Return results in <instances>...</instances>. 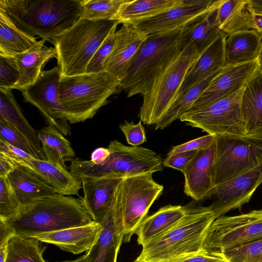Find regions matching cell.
<instances>
[{
  "instance_id": "1",
  "label": "cell",
  "mask_w": 262,
  "mask_h": 262,
  "mask_svg": "<svg viewBox=\"0 0 262 262\" xmlns=\"http://www.w3.org/2000/svg\"><path fill=\"white\" fill-rule=\"evenodd\" d=\"M82 0H0V12L26 34L55 39L82 12Z\"/></svg>"
},
{
  "instance_id": "2",
  "label": "cell",
  "mask_w": 262,
  "mask_h": 262,
  "mask_svg": "<svg viewBox=\"0 0 262 262\" xmlns=\"http://www.w3.org/2000/svg\"><path fill=\"white\" fill-rule=\"evenodd\" d=\"M14 235L24 237L94 222L81 200L56 194L23 207L12 218L3 221Z\"/></svg>"
},
{
  "instance_id": "3",
  "label": "cell",
  "mask_w": 262,
  "mask_h": 262,
  "mask_svg": "<svg viewBox=\"0 0 262 262\" xmlns=\"http://www.w3.org/2000/svg\"><path fill=\"white\" fill-rule=\"evenodd\" d=\"M215 219L209 206L190 209L172 228L144 245L134 262H174L200 252Z\"/></svg>"
},
{
  "instance_id": "4",
  "label": "cell",
  "mask_w": 262,
  "mask_h": 262,
  "mask_svg": "<svg viewBox=\"0 0 262 262\" xmlns=\"http://www.w3.org/2000/svg\"><path fill=\"white\" fill-rule=\"evenodd\" d=\"M121 81L106 71L61 76L58 94L68 121L73 124L92 118L121 88Z\"/></svg>"
},
{
  "instance_id": "5",
  "label": "cell",
  "mask_w": 262,
  "mask_h": 262,
  "mask_svg": "<svg viewBox=\"0 0 262 262\" xmlns=\"http://www.w3.org/2000/svg\"><path fill=\"white\" fill-rule=\"evenodd\" d=\"M181 29L148 35L133 58L120 88L127 97L143 96L154 81L181 52Z\"/></svg>"
},
{
  "instance_id": "6",
  "label": "cell",
  "mask_w": 262,
  "mask_h": 262,
  "mask_svg": "<svg viewBox=\"0 0 262 262\" xmlns=\"http://www.w3.org/2000/svg\"><path fill=\"white\" fill-rule=\"evenodd\" d=\"M107 148L110 155L104 163L96 164L75 158L70 165V172L82 183L107 176L125 178L163 169L161 157L148 148L126 146L117 140L111 141Z\"/></svg>"
},
{
  "instance_id": "7",
  "label": "cell",
  "mask_w": 262,
  "mask_h": 262,
  "mask_svg": "<svg viewBox=\"0 0 262 262\" xmlns=\"http://www.w3.org/2000/svg\"><path fill=\"white\" fill-rule=\"evenodd\" d=\"M115 20H92L80 18L53 40L61 76L86 73L87 66L112 29Z\"/></svg>"
},
{
  "instance_id": "8",
  "label": "cell",
  "mask_w": 262,
  "mask_h": 262,
  "mask_svg": "<svg viewBox=\"0 0 262 262\" xmlns=\"http://www.w3.org/2000/svg\"><path fill=\"white\" fill-rule=\"evenodd\" d=\"M201 54L190 44L154 81L143 96L139 117L146 125H156L175 101L186 74Z\"/></svg>"
},
{
  "instance_id": "9",
  "label": "cell",
  "mask_w": 262,
  "mask_h": 262,
  "mask_svg": "<svg viewBox=\"0 0 262 262\" xmlns=\"http://www.w3.org/2000/svg\"><path fill=\"white\" fill-rule=\"evenodd\" d=\"M213 187L250 170L262 160V137L215 136Z\"/></svg>"
},
{
  "instance_id": "10",
  "label": "cell",
  "mask_w": 262,
  "mask_h": 262,
  "mask_svg": "<svg viewBox=\"0 0 262 262\" xmlns=\"http://www.w3.org/2000/svg\"><path fill=\"white\" fill-rule=\"evenodd\" d=\"M163 188L162 185L154 180L152 173L125 177L121 182L117 191L123 242L130 241Z\"/></svg>"
},
{
  "instance_id": "11",
  "label": "cell",
  "mask_w": 262,
  "mask_h": 262,
  "mask_svg": "<svg viewBox=\"0 0 262 262\" xmlns=\"http://www.w3.org/2000/svg\"><path fill=\"white\" fill-rule=\"evenodd\" d=\"M243 88L236 93L191 112L180 120L214 136H246L242 112Z\"/></svg>"
},
{
  "instance_id": "12",
  "label": "cell",
  "mask_w": 262,
  "mask_h": 262,
  "mask_svg": "<svg viewBox=\"0 0 262 262\" xmlns=\"http://www.w3.org/2000/svg\"><path fill=\"white\" fill-rule=\"evenodd\" d=\"M262 238V209L221 216L209 227L204 248L222 252Z\"/></svg>"
},
{
  "instance_id": "13",
  "label": "cell",
  "mask_w": 262,
  "mask_h": 262,
  "mask_svg": "<svg viewBox=\"0 0 262 262\" xmlns=\"http://www.w3.org/2000/svg\"><path fill=\"white\" fill-rule=\"evenodd\" d=\"M61 77L58 66L42 70L36 81L21 92L25 100L40 111L49 125L68 135L70 127L58 94Z\"/></svg>"
},
{
  "instance_id": "14",
  "label": "cell",
  "mask_w": 262,
  "mask_h": 262,
  "mask_svg": "<svg viewBox=\"0 0 262 262\" xmlns=\"http://www.w3.org/2000/svg\"><path fill=\"white\" fill-rule=\"evenodd\" d=\"M262 183V160L247 171L214 187L210 197L215 201L210 206L215 219L249 202Z\"/></svg>"
},
{
  "instance_id": "15",
  "label": "cell",
  "mask_w": 262,
  "mask_h": 262,
  "mask_svg": "<svg viewBox=\"0 0 262 262\" xmlns=\"http://www.w3.org/2000/svg\"><path fill=\"white\" fill-rule=\"evenodd\" d=\"M223 0H182L176 6L132 25L146 35L181 29L198 16L217 8Z\"/></svg>"
},
{
  "instance_id": "16",
  "label": "cell",
  "mask_w": 262,
  "mask_h": 262,
  "mask_svg": "<svg viewBox=\"0 0 262 262\" xmlns=\"http://www.w3.org/2000/svg\"><path fill=\"white\" fill-rule=\"evenodd\" d=\"M100 225L97 240L84 255V261L117 262L124 236L117 190L112 205Z\"/></svg>"
},
{
  "instance_id": "17",
  "label": "cell",
  "mask_w": 262,
  "mask_h": 262,
  "mask_svg": "<svg viewBox=\"0 0 262 262\" xmlns=\"http://www.w3.org/2000/svg\"><path fill=\"white\" fill-rule=\"evenodd\" d=\"M258 68L257 60L225 66L185 112L196 111L236 93L244 87L246 81Z\"/></svg>"
},
{
  "instance_id": "18",
  "label": "cell",
  "mask_w": 262,
  "mask_h": 262,
  "mask_svg": "<svg viewBox=\"0 0 262 262\" xmlns=\"http://www.w3.org/2000/svg\"><path fill=\"white\" fill-rule=\"evenodd\" d=\"M147 36L131 24H122L116 32L115 44L104 64V71L121 81L132 60Z\"/></svg>"
},
{
  "instance_id": "19",
  "label": "cell",
  "mask_w": 262,
  "mask_h": 262,
  "mask_svg": "<svg viewBox=\"0 0 262 262\" xmlns=\"http://www.w3.org/2000/svg\"><path fill=\"white\" fill-rule=\"evenodd\" d=\"M215 151L214 140L209 147L198 151L183 172L184 192L196 201L209 198L213 188L212 168Z\"/></svg>"
},
{
  "instance_id": "20",
  "label": "cell",
  "mask_w": 262,
  "mask_h": 262,
  "mask_svg": "<svg viewBox=\"0 0 262 262\" xmlns=\"http://www.w3.org/2000/svg\"><path fill=\"white\" fill-rule=\"evenodd\" d=\"M7 157L14 164L20 165L33 173L52 187L57 194L64 195H77L82 188L81 183L75 178L67 169L58 164L34 157L30 159H17Z\"/></svg>"
},
{
  "instance_id": "21",
  "label": "cell",
  "mask_w": 262,
  "mask_h": 262,
  "mask_svg": "<svg viewBox=\"0 0 262 262\" xmlns=\"http://www.w3.org/2000/svg\"><path fill=\"white\" fill-rule=\"evenodd\" d=\"M124 178L107 176L82 182V205L95 222L101 223L110 209L116 191Z\"/></svg>"
},
{
  "instance_id": "22",
  "label": "cell",
  "mask_w": 262,
  "mask_h": 262,
  "mask_svg": "<svg viewBox=\"0 0 262 262\" xmlns=\"http://www.w3.org/2000/svg\"><path fill=\"white\" fill-rule=\"evenodd\" d=\"M97 222L45 233L33 235L40 242L54 245L63 251L77 254L88 251L101 231Z\"/></svg>"
},
{
  "instance_id": "23",
  "label": "cell",
  "mask_w": 262,
  "mask_h": 262,
  "mask_svg": "<svg viewBox=\"0 0 262 262\" xmlns=\"http://www.w3.org/2000/svg\"><path fill=\"white\" fill-rule=\"evenodd\" d=\"M217 8L203 13L181 28L179 48L192 44L201 54L222 33L217 23Z\"/></svg>"
},
{
  "instance_id": "24",
  "label": "cell",
  "mask_w": 262,
  "mask_h": 262,
  "mask_svg": "<svg viewBox=\"0 0 262 262\" xmlns=\"http://www.w3.org/2000/svg\"><path fill=\"white\" fill-rule=\"evenodd\" d=\"M227 36L222 32L201 54L188 71L177 99L198 82L226 66L225 41Z\"/></svg>"
},
{
  "instance_id": "25",
  "label": "cell",
  "mask_w": 262,
  "mask_h": 262,
  "mask_svg": "<svg viewBox=\"0 0 262 262\" xmlns=\"http://www.w3.org/2000/svg\"><path fill=\"white\" fill-rule=\"evenodd\" d=\"M241 106L246 135L262 137V69L245 83Z\"/></svg>"
},
{
  "instance_id": "26",
  "label": "cell",
  "mask_w": 262,
  "mask_h": 262,
  "mask_svg": "<svg viewBox=\"0 0 262 262\" xmlns=\"http://www.w3.org/2000/svg\"><path fill=\"white\" fill-rule=\"evenodd\" d=\"M7 177L17 198L20 208L57 194L49 185L20 165H15V168Z\"/></svg>"
},
{
  "instance_id": "27",
  "label": "cell",
  "mask_w": 262,
  "mask_h": 262,
  "mask_svg": "<svg viewBox=\"0 0 262 262\" xmlns=\"http://www.w3.org/2000/svg\"><path fill=\"white\" fill-rule=\"evenodd\" d=\"M189 210L181 205H168L146 216L135 233L138 236V244L143 247L168 231L177 224Z\"/></svg>"
},
{
  "instance_id": "28",
  "label": "cell",
  "mask_w": 262,
  "mask_h": 262,
  "mask_svg": "<svg viewBox=\"0 0 262 262\" xmlns=\"http://www.w3.org/2000/svg\"><path fill=\"white\" fill-rule=\"evenodd\" d=\"M46 40L41 39L28 51L13 56L19 72V80L14 89L21 91L33 83L42 71L43 65L50 59L56 57L55 48L44 45Z\"/></svg>"
},
{
  "instance_id": "29",
  "label": "cell",
  "mask_w": 262,
  "mask_h": 262,
  "mask_svg": "<svg viewBox=\"0 0 262 262\" xmlns=\"http://www.w3.org/2000/svg\"><path fill=\"white\" fill-rule=\"evenodd\" d=\"M262 36L255 30L237 32L228 35L225 41L226 66L257 60Z\"/></svg>"
},
{
  "instance_id": "30",
  "label": "cell",
  "mask_w": 262,
  "mask_h": 262,
  "mask_svg": "<svg viewBox=\"0 0 262 262\" xmlns=\"http://www.w3.org/2000/svg\"><path fill=\"white\" fill-rule=\"evenodd\" d=\"M217 19L221 31L227 35L253 30L248 0H223L217 8Z\"/></svg>"
},
{
  "instance_id": "31",
  "label": "cell",
  "mask_w": 262,
  "mask_h": 262,
  "mask_svg": "<svg viewBox=\"0 0 262 262\" xmlns=\"http://www.w3.org/2000/svg\"><path fill=\"white\" fill-rule=\"evenodd\" d=\"M182 0H124L115 20L134 25L152 17L179 4Z\"/></svg>"
},
{
  "instance_id": "32",
  "label": "cell",
  "mask_w": 262,
  "mask_h": 262,
  "mask_svg": "<svg viewBox=\"0 0 262 262\" xmlns=\"http://www.w3.org/2000/svg\"><path fill=\"white\" fill-rule=\"evenodd\" d=\"M0 118L9 123L34 147L44 153L37 132L26 119L11 90L2 88H0Z\"/></svg>"
},
{
  "instance_id": "33",
  "label": "cell",
  "mask_w": 262,
  "mask_h": 262,
  "mask_svg": "<svg viewBox=\"0 0 262 262\" xmlns=\"http://www.w3.org/2000/svg\"><path fill=\"white\" fill-rule=\"evenodd\" d=\"M37 133L47 160L67 169L66 162L72 161L75 156L70 142L50 125L40 129Z\"/></svg>"
},
{
  "instance_id": "34",
  "label": "cell",
  "mask_w": 262,
  "mask_h": 262,
  "mask_svg": "<svg viewBox=\"0 0 262 262\" xmlns=\"http://www.w3.org/2000/svg\"><path fill=\"white\" fill-rule=\"evenodd\" d=\"M224 68L198 82L179 97L170 105L161 120L155 125V129H163L170 125L174 121L180 120L182 114L198 99L211 81Z\"/></svg>"
},
{
  "instance_id": "35",
  "label": "cell",
  "mask_w": 262,
  "mask_h": 262,
  "mask_svg": "<svg viewBox=\"0 0 262 262\" xmlns=\"http://www.w3.org/2000/svg\"><path fill=\"white\" fill-rule=\"evenodd\" d=\"M34 37L17 29L0 12V53L13 56L24 53L38 43Z\"/></svg>"
},
{
  "instance_id": "36",
  "label": "cell",
  "mask_w": 262,
  "mask_h": 262,
  "mask_svg": "<svg viewBox=\"0 0 262 262\" xmlns=\"http://www.w3.org/2000/svg\"><path fill=\"white\" fill-rule=\"evenodd\" d=\"M33 237L13 236L8 241L5 262H47L43 258L45 247Z\"/></svg>"
},
{
  "instance_id": "37",
  "label": "cell",
  "mask_w": 262,
  "mask_h": 262,
  "mask_svg": "<svg viewBox=\"0 0 262 262\" xmlns=\"http://www.w3.org/2000/svg\"><path fill=\"white\" fill-rule=\"evenodd\" d=\"M124 0H82V19L115 20Z\"/></svg>"
},
{
  "instance_id": "38",
  "label": "cell",
  "mask_w": 262,
  "mask_h": 262,
  "mask_svg": "<svg viewBox=\"0 0 262 262\" xmlns=\"http://www.w3.org/2000/svg\"><path fill=\"white\" fill-rule=\"evenodd\" d=\"M0 138L35 158L47 160L44 153L37 149L12 125L2 118H0Z\"/></svg>"
},
{
  "instance_id": "39",
  "label": "cell",
  "mask_w": 262,
  "mask_h": 262,
  "mask_svg": "<svg viewBox=\"0 0 262 262\" xmlns=\"http://www.w3.org/2000/svg\"><path fill=\"white\" fill-rule=\"evenodd\" d=\"M219 253L227 262H262V238Z\"/></svg>"
},
{
  "instance_id": "40",
  "label": "cell",
  "mask_w": 262,
  "mask_h": 262,
  "mask_svg": "<svg viewBox=\"0 0 262 262\" xmlns=\"http://www.w3.org/2000/svg\"><path fill=\"white\" fill-rule=\"evenodd\" d=\"M20 205L7 177H0V220L6 221L15 216Z\"/></svg>"
},
{
  "instance_id": "41",
  "label": "cell",
  "mask_w": 262,
  "mask_h": 262,
  "mask_svg": "<svg viewBox=\"0 0 262 262\" xmlns=\"http://www.w3.org/2000/svg\"><path fill=\"white\" fill-rule=\"evenodd\" d=\"M117 26L116 25L112 29L90 60L86 68V73H97L105 71L104 64L113 49Z\"/></svg>"
},
{
  "instance_id": "42",
  "label": "cell",
  "mask_w": 262,
  "mask_h": 262,
  "mask_svg": "<svg viewBox=\"0 0 262 262\" xmlns=\"http://www.w3.org/2000/svg\"><path fill=\"white\" fill-rule=\"evenodd\" d=\"M19 78V72L14 57L0 53V88L14 89Z\"/></svg>"
},
{
  "instance_id": "43",
  "label": "cell",
  "mask_w": 262,
  "mask_h": 262,
  "mask_svg": "<svg viewBox=\"0 0 262 262\" xmlns=\"http://www.w3.org/2000/svg\"><path fill=\"white\" fill-rule=\"evenodd\" d=\"M141 121L135 124L133 121L124 120L119 128L125 136L127 143L132 146H139L146 141L145 132Z\"/></svg>"
},
{
  "instance_id": "44",
  "label": "cell",
  "mask_w": 262,
  "mask_h": 262,
  "mask_svg": "<svg viewBox=\"0 0 262 262\" xmlns=\"http://www.w3.org/2000/svg\"><path fill=\"white\" fill-rule=\"evenodd\" d=\"M214 136L208 134L173 146L167 155L204 149L211 146L214 142Z\"/></svg>"
},
{
  "instance_id": "45",
  "label": "cell",
  "mask_w": 262,
  "mask_h": 262,
  "mask_svg": "<svg viewBox=\"0 0 262 262\" xmlns=\"http://www.w3.org/2000/svg\"><path fill=\"white\" fill-rule=\"evenodd\" d=\"M197 152L198 151H190L167 155L163 160V166L183 172Z\"/></svg>"
},
{
  "instance_id": "46",
  "label": "cell",
  "mask_w": 262,
  "mask_h": 262,
  "mask_svg": "<svg viewBox=\"0 0 262 262\" xmlns=\"http://www.w3.org/2000/svg\"><path fill=\"white\" fill-rule=\"evenodd\" d=\"M174 262H227L216 251L203 248L200 252Z\"/></svg>"
},
{
  "instance_id": "47",
  "label": "cell",
  "mask_w": 262,
  "mask_h": 262,
  "mask_svg": "<svg viewBox=\"0 0 262 262\" xmlns=\"http://www.w3.org/2000/svg\"><path fill=\"white\" fill-rule=\"evenodd\" d=\"M0 153L17 159H30L33 157L24 151L10 144L0 138Z\"/></svg>"
},
{
  "instance_id": "48",
  "label": "cell",
  "mask_w": 262,
  "mask_h": 262,
  "mask_svg": "<svg viewBox=\"0 0 262 262\" xmlns=\"http://www.w3.org/2000/svg\"><path fill=\"white\" fill-rule=\"evenodd\" d=\"M110 155V152L107 148L99 147L92 153L90 161L96 164H102L107 160Z\"/></svg>"
},
{
  "instance_id": "49",
  "label": "cell",
  "mask_w": 262,
  "mask_h": 262,
  "mask_svg": "<svg viewBox=\"0 0 262 262\" xmlns=\"http://www.w3.org/2000/svg\"><path fill=\"white\" fill-rule=\"evenodd\" d=\"M15 165L5 155L0 153V177H7Z\"/></svg>"
},
{
  "instance_id": "50",
  "label": "cell",
  "mask_w": 262,
  "mask_h": 262,
  "mask_svg": "<svg viewBox=\"0 0 262 262\" xmlns=\"http://www.w3.org/2000/svg\"><path fill=\"white\" fill-rule=\"evenodd\" d=\"M14 235L12 229L0 220V247L8 244V241Z\"/></svg>"
},
{
  "instance_id": "51",
  "label": "cell",
  "mask_w": 262,
  "mask_h": 262,
  "mask_svg": "<svg viewBox=\"0 0 262 262\" xmlns=\"http://www.w3.org/2000/svg\"><path fill=\"white\" fill-rule=\"evenodd\" d=\"M250 11L252 19L253 29L262 36V14L254 12L251 10Z\"/></svg>"
},
{
  "instance_id": "52",
  "label": "cell",
  "mask_w": 262,
  "mask_h": 262,
  "mask_svg": "<svg viewBox=\"0 0 262 262\" xmlns=\"http://www.w3.org/2000/svg\"><path fill=\"white\" fill-rule=\"evenodd\" d=\"M248 6L252 11L262 14V0H248Z\"/></svg>"
},
{
  "instance_id": "53",
  "label": "cell",
  "mask_w": 262,
  "mask_h": 262,
  "mask_svg": "<svg viewBox=\"0 0 262 262\" xmlns=\"http://www.w3.org/2000/svg\"><path fill=\"white\" fill-rule=\"evenodd\" d=\"M7 244L0 247V262H5L7 256Z\"/></svg>"
},
{
  "instance_id": "54",
  "label": "cell",
  "mask_w": 262,
  "mask_h": 262,
  "mask_svg": "<svg viewBox=\"0 0 262 262\" xmlns=\"http://www.w3.org/2000/svg\"><path fill=\"white\" fill-rule=\"evenodd\" d=\"M259 68L262 69V38L259 54L257 59Z\"/></svg>"
},
{
  "instance_id": "55",
  "label": "cell",
  "mask_w": 262,
  "mask_h": 262,
  "mask_svg": "<svg viewBox=\"0 0 262 262\" xmlns=\"http://www.w3.org/2000/svg\"><path fill=\"white\" fill-rule=\"evenodd\" d=\"M61 262H85L84 255L80 257L72 260L63 261Z\"/></svg>"
}]
</instances>
